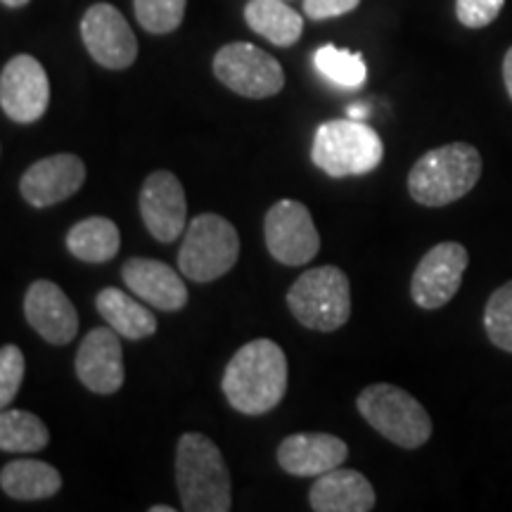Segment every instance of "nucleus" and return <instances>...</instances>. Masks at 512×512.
Instances as JSON below:
<instances>
[{
	"instance_id": "f257e3e1",
	"label": "nucleus",
	"mask_w": 512,
	"mask_h": 512,
	"mask_svg": "<svg viewBox=\"0 0 512 512\" xmlns=\"http://www.w3.org/2000/svg\"><path fill=\"white\" fill-rule=\"evenodd\" d=\"M287 356L273 339H252L235 351L223 373L221 389L230 406L245 415L273 411L287 392Z\"/></svg>"
},
{
	"instance_id": "f03ea898",
	"label": "nucleus",
	"mask_w": 512,
	"mask_h": 512,
	"mask_svg": "<svg viewBox=\"0 0 512 512\" xmlns=\"http://www.w3.org/2000/svg\"><path fill=\"white\" fill-rule=\"evenodd\" d=\"M176 486L185 512H228L233 482L219 446L202 432H188L176 446Z\"/></svg>"
},
{
	"instance_id": "7ed1b4c3",
	"label": "nucleus",
	"mask_w": 512,
	"mask_h": 512,
	"mask_svg": "<svg viewBox=\"0 0 512 512\" xmlns=\"http://www.w3.org/2000/svg\"><path fill=\"white\" fill-rule=\"evenodd\" d=\"M482 178V155L470 143H448L422 155L408 174V192L422 207H446Z\"/></svg>"
},
{
	"instance_id": "20e7f679",
	"label": "nucleus",
	"mask_w": 512,
	"mask_h": 512,
	"mask_svg": "<svg viewBox=\"0 0 512 512\" xmlns=\"http://www.w3.org/2000/svg\"><path fill=\"white\" fill-rule=\"evenodd\" d=\"M384 145L366 121L332 119L316 128L311 162L332 178L366 176L382 164Z\"/></svg>"
},
{
	"instance_id": "39448f33",
	"label": "nucleus",
	"mask_w": 512,
	"mask_h": 512,
	"mask_svg": "<svg viewBox=\"0 0 512 512\" xmlns=\"http://www.w3.org/2000/svg\"><path fill=\"white\" fill-rule=\"evenodd\" d=\"M356 408L377 434L408 451L425 446L432 437V418L427 408L396 384H370L358 394Z\"/></svg>"
},
{
	"instance_id": "423d86ee",
	"label": "nucleus",
	"mask_w": 512,
	"mask_h": 512,
	"mask_svg": "<svg viewBox=\"0 0 512 512\" xmlns=\"http://www.w3.org/2000/svg\"><path fill=\"white\" fill-rule=\"evenodd\" d=\"M287 306L304 328L335 332L351 316L349 278L337 266H318L299 275L287 292Z\"/></svg>"
},
{
	"instance_id": "0eeeda50",
	"label": "nucleus",
	"mask_w": 512,
	"mask_h": 512,
	"mask_svg": "<svg viewBox=\"0 0 512 512\" xmlns=\"http://www.w3.org/2000/svg\"><path fill=\"white\" fill-rule=\"evenodd\" d=\"M240 235L219 214L195 216L185 228L178 268L192 283H214L238 264Z\"/></svg>"
},
{
	"instance_id": "6e6552de",
	"label": "nucleus",
	"mask_w": 512,
	"mask_h": 512,
	"mask_svg": "<svg viewBox=\"0 0 512 512\" xmlns=\"http://www.w3.org/2000/svg\"><path fill=\"white\" fill-rule=\"evenodd\" d=\"M214 76L242 98L264 100L283 91L285 72L280 62L252 43L238 41L214 55Z\"/></svg>"
},
{
	"instance_id": "1a4fd4ad",
	"label": "nucleus",
	"mask_w": 512,
	"mask_h": 512,
	"mask_svg": "<svg viewBox=\"0 0 512 512\" xmlns=\"http://www.w3.org/2000/svg\"><path fill=\"white\" fill-rule=\"evenodd\" d=\"M268 252L283 266H304L320 252V235L306 204L280 200L264 219Z\"/></svg>"
},
{
	"instance_id": "9d476101",
	"label": "nucleus",
	"mask_w": 512,
	"mask_h": 512,
	"mask_svg": "<svg viewBox=\"0 0 512 512\" xmlns=\"http://www.w3.org/2000/svg\"><path fill=\"white\" fill-rule=\"evenodd\" d=\"M470 264L460 242H439L420 259L411 280L413 302L425 311H437L456 297Z\"/></svg>"
},
{
	"instance_id": "9b49d317",
	"label": "nucleus",
	"mask_w": 512,
	"mask_h": 512,
	"mask_svg": "<svg viewBox=\"0 0 512 512\" xmlns=\"http://www.w3.org/2000/svg\"><path fill=\"white\" fill-rule=\"evenodd\" d=\"M50 81L31 55H15L0 74V107L17 124H34L48 112Z\"/></svg>"
},
{
	"instance_id": "f8f14e48",
	"label": "nucleus",
	"mask_w": 512,
	"mask_h": 512,
	"mask_svg": "<svg viewBox=\"0 0 512 512\" xmlns=\"http://www.w3.org/2000/svg\"><path fill=\"white\" fill-rule=\"evenodd\" d=\"M81 38L93 60L105 69H128L138 57L136 34L110 3H95L86 10Z\"/></svg>"
},
{
	"instance_id": "ddd939ff",
	"label": "nucleus",
	"mask_w": 512,
	"mask_h": 512,
	"mask_svg": "<svg viewBox=\"0 0 512 512\" xmlns=\"http://www.w3.org/2000/svg\"><path fill=\"white\" fill-rule=\"evenodd\" d=\"M76 377L88 392L110 396L124 387V351H121V335L117 330L93 328L81 339V347L74 358Z\"/></svg>"
},
{
	"instance_id": "4468645a",
	"label": "nucleus",
	"mask_w": 512,
	"mask_h": 512,
	"mask_svg": "<svg viewBox=\"0 0 512 512\" xmlns=\"http://www.w3.org/2000/svg\"><path fill=\"white\" fill-rule=\"evenodd\" d=\"M140 216L157 242L169 245L181 238L188 221V202H185L183 183L176 174L159 169L145 178L140 188Z\"/></svg>"
},
{
	"instance_id": "2eb2a0df",
	"label": "nucleus",
	"mask_w": 512,
	"mask_h": 512,
	"mask_svg": "<svg viewBox=\"0 0 512 512\" xmlns=\"http://www.w3.org/2000/svg\"><path fill=\"white\" fill-rule=\"evenodd\" d=\"M86 183V164L79 155L62 152L46 159H38L22 174L19 192L31 207L46 209L60 204L81 190Z\"/></svg>"
},
{
	"instance_id": "dca6fc26",
	"label": "nucleus",
	"mask_w": 512,
	"mask_h": 512,
	"mask_svg": "<svg viewBox=\"0 0 512 512\" xmlns=\"http://www.w3.org/2000/svg\"><path fill=\"white\" fill-rule=\"evenodd\" d=\"M24 318L53 347H67L79 332V313L72 299L53 280H36L24 294Z\"/></svg>"
},
{
	"instance_id": "f3484780",
	"label": "nucleus",
	"mask_w": 512,
	"mask_h": 512,
	"mask_svg": "<svg viewBox=\"0 0 512 512\" xmlns=\"http://www.w3.org/2000/svg\"><path fill=\"white\" fill-rule=\"evenodd\" d=\"M347 441L328 432L290 434L280 441L278 465L294 477H320L347 460Z\"/></svg>"
},
{
	"instance_id": "a211bd4d",
	"label": "nucleus",
	"mask_w": 512,
	"mask_h": 512,
	"mask_svg": "<svg viewBox=\"0 0 512 512\" xmlns=\"http://www.w3.org/2000/svg\"><path fill=\"white\" fill-rule=\"evenodd\" d=\"M121 278L138 299L159 311L174 313L188 304V287L183 280L185 275L174 271L164 261L145 259V256L128 259L121 268Z\"/></svg>"
},
{
	"instance_id": "6ab92c4d",
	"label": "nucleus",
	"mask_w": 512,
	"mask_h": 512,
	"mask_svg": "<svg viewBox=\"0 0 512 512\" xmlns=\"http://www.w3.org/2000/svg\"><path fill=\"white\" fill-rule=\"evenodd\" d=\"M309 505L316 512H370L375 508V489L358 470L335 467L316 477L309 491Z\"/></svg>"
},
{
	"instance_id": "aec40b11",
	"label": "nucleus",
	"mask_w": 512,
	"mask_h": 512,
	"mask_svg": "<svg viewBox=\"0 0 512 512\" xmlns=\"http://www.w3.org/2000/svg\"><path fill=\"white\" fill-rule=\"evenodd\" d=\"M95 309L105 323L112 330H117L124 339L138 342V339L152 337L157 332V318L147 306H143V299H133L119 287H105L95 297Z\"/></svg>"
},
{
	"instance_id": "412c9836",
	"label": "nucleus",
	"mask_w": 512,
	"mask_h": 512,
	"mask_svg": "<svg viewBox=\"0 0 512 512\" xmlns=\"http://www.w3.org/2000/svg\"><path fill=\"white\" fill-rule=\"evenodd\" d=\"M0 489L15 501H46L62 489V475L43 460H12L0 470Z\"/></svg>"
},
{
	"instance_id": "4be33fe9",
	"label": "nucleus",
	"mask_w": 512,
	"mask_h": 512,
	"mask_svg": "<svg viewBox=\"0 0 512 512\" xmlns=\"http://www.w3.org/2000/svg\"><path fill=\"white\" fill-rule=\"evenodd\" d=\"M245 22L249 29L264 36L278 48H290L302 38L304 19L287 0H249L245 5Z\"/></svg>"
},
{
	"instance_id": "5701e85b",
	"label": "nucleus",
	"mask_w": 512,
	"mask_h": 512,
	"mask_svg": "<svg viewBox=\"0 0 512 512\" xmlns=\"http://www.w3.org/2000/svg\"><path fill=\"white\" fill-rule=\"evenodd\" d=\"M119 226L107 216H91L74 223L67 233V249L86 264H105L119 254Z\"/></svg>"
},
{
	"instance_id": "b1692460",
	"label": "nucleus",
	"mask_w": 512,
	"mask_h": 512,
	"mask_svg": "<svg viewBox=\"0 0 512 512\" xmlns=\"http://www.w3.org/2000/svg\"><path fill=\"white\" fill-rule=\"evenodd\" d=\"M50 441L48 425L38 415L17 408L0 413V448L5 453H36Z\"/></svg>"
},
{
	"instance_id": "393cba45",
	"label": "nucleus",
	"mask_w": 512,
	"mask_h": 512,
	"mask_svg": "<svg viewBox=\"0 0 512 512\" xmlns=\"http://www.w3.org/2000/svg\"><path fill=\"white\" fill-rule=\"evenodd\" d=\"M313 67L320 76H325L330 83L347 91H358L368 79V67L361 53H351L337 46H320L313 55Z\"/></svg>"
},
{
	"instance_id": "a878e982",
	"label": "nucleus",
	"mask_w": 512,
	"mask_h": 512,
	"mask_svg": "<svg viewBox=\"0 0 512 512\" xmlns=\"http://www.w3.org/2000/svg\"><path fill=\"white\" fill-rule=\"evenodd\" d=\"M484 330L494 347L512 354V280L498 287L486 302Z\"/></svg>"
},
{
	"instance_id": "bb28decb",
	"label": "nucleus",
	"mask_w": 512,
	"mask_h": 512,
	"mask_svg": "<svg viewBox=\"0 0 512 512\" xmlns=\"http://www.w3.org/2000/svg\"><path fill=\"white\" fill-rule=\"evenodd\" d=\"M188 0H133L138 24L150 34L164 36L181 27Z\"/></svg>"
},
{
	"instance_id": "cd10ccee",
	"label": "nucleus",
	"mask_w": 512,
	"mask_h": 512,
	"mask_svg": "<svg viewBox=\"0 0 512 512\" xmlns=\"http://www.w3.org/2000/svg\"><path fill=\"white\" fill-rule=\"evenodd\" d=\"M27 373V361H24L22 349L17 344H5L0 349V406L10 408L15 401Z\"/></svg>"
},
{
	"instance_id": "c85d7f7f",
	"label": "nucleus",
	"mask_w": 512,
	"mask_h": 512,
	"mask_svg": "<svg viewBox=\"0 0 512 512\" xmlns=\"http://www.w3.org/2000/svg\"><path fill=\"white\" fill-rule=\"evenodd\" d=\"M505 0H456V17L467 29H484L501 15Z\"/></svg>"
},
{
	"instance_id": "c756f323",
	"label": "nucleus",
	"mask_w": 512,
	"mask_h": 512,
	"mask_svg": "<svg viewBox=\"0 0 512 512\" xmlns=\"http://www.w3.org/2000/svg\"><path fill=\"white\" fill-rule=\"evenodd\" d=\"M358 5H361V0H304V15L313 22H323V19L354 12Z\"/></svg>"
},
{
	"instance_id": "7c9ffc66",
	"label": "nucleus",
	"mask_w": 512,
	"mask_h": 512,
	"mask_svg": "<svg viewBox=\"0 0 512 512\" xmlns=\"http://www.w3.org/2000/svg\"><path fill=\"white\" fill-rule=\"evenodd\" d=\"M503 81H505V88H508V95L512 100V48L503 57Z\"/></svg>"
},
{
	"instance_id": "2f4dec72",
	"label": "nucleus",
	"mask_w": 512,
	"mask_h": 512,
	"mask_svg": "<svg viewBox=\"0 0 512 512\" xmlns=\"http://www.w3.org/2000/svg\"><path fill=\"white\" fill-rule=\"evenodd\" d=\"M368 114H370V107L363 105V102H356V105H349V107H347V117H349V119L366 121Z\"/></svg>"
},
{
	"instance_id": "473e14b6",
	"label": "nucleus",
	"mask_w": 512,
	"mask_h": 512,
	"mask_svg": "<svg viewBox=\"0 0 512 512\" xmlns=\"http://www.w3.org/2000/svg\"><path fill=\"white\" fill-rule=\"evenodd\" d=\"M0 3H3L5 8H24V5H29V0H0Z\"/></svg>"
},
{
	"instance_id": "72a5a7b5",
	"label": "nucleus",
	"mask_w": 512,
	"mask_h": 512,
	"mask_svg": "<svg viewBox=\"0 0 512 512\" xmlns=\"http://www.w3.org/2000/svg\"><path fill=\"white\" fill-rule=\"evenodd\" d=\"M176 508H171V505H152L150 512H174Z\"/></svg>"
}]
</instances>
